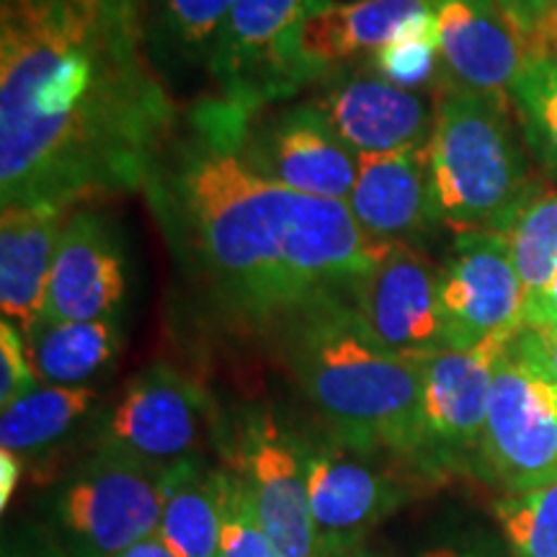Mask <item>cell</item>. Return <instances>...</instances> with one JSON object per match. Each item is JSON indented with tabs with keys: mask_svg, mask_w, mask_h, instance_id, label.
<instances>
[{
	"mask_svg": "<svg viewBox=\"0 0 557 557\" xmlns=\"http://www.w3.org/2000/svg\"><path fill=\"white\" fill-rule=\"evenodd\" d=\"M70 209L52 205L3 207L0 218V310L26 333L41 318Z\"/></svg>",
	"mask_w": 557,
	"mask_h": 557,
	"instance_id": "19",
	"label": "cell"
},
{
	"mask_svg": "<svg viewBox=\"0 0 557 557\" xmlns=\"http://www.w3.org/2000/svg\"><path fill=\"white\" fill-rule=\"evenodd\" d=\"M480 451L511 496L557 480V382L511 344L493 377Z\"/></svg>",
	"mask_w": 557,
	"mask_h": 557,
	"instance_id": "9",
	"label": "cell"
},
{
	"mask_svg": "<svg viewBox=\"0 0 557 557\" xmlns=\"http://www.w3.org/2000/svg\"><path fill=\"white\" fill-rule=\"evenodd\" d=\"M521 310L524 287L504 235L496 230L457 233L438 267L444 348H475L500 333H519Z\"/></svg>",
	"mask_w": 557,
	"mask_h": 557,
	"instance_id": "10",
	"label": "cell"
},
{
	"mask_svg": "<svg viewBox=\"0 0 557 557\" xmlns=\"http://www.w3.org/2000/svg\"><path fill=\"white\" fill-rule=\"evenodd\" d=\"M436 122L426 145L429 178L442 225L457 233L500 230L527 194V156L513 137L511 103L438 83Z\"/></svg>",
	"mask_w": 557,
	"mask_h": 557,
	"instance_id": "4",
	"label": "cell"
},
{
	"mask_svg": "<svg viewBox=\"0 0 557 557\" xmlns=\"http://www.w3.org/2000/svg\"><path fill=\"white\" fill-rule=\"evenodd\" d=\"M377 73L393 86L418 90L426 83L438 78L442 62H438V37H436V16L426 24H418L416 29L403 34L385 50H380L369 60Z\"/></svg>",
	"mask_w": 557,
	"mask_h": 557,
	"instance_id": "28",
	"label": "cell"
},
{
	"mask_svg": "<svg viewBox=\"0 0 557 557\" xmlns=\"http://www.w3.org/2000/svg\"><path fill=\"white\" fill-rule=\"evenodd\" d=\"M127 295V253L114 222L94 212H70L52 261L41 318H116Z\"/></svg>",
	"mask_w": 557,
	"mask_h": 557,
	"instance_id": "16",
	"label": "cell"
},
{
	"mask_svg": "<svg viewBox=\"0 0 557 557\" xmlns=\"http://www.w3.org/2000/svg\"><path fill=\"white\" fill-rule=\"evenodd\" d=\"M524 41L511 99L532 156L557 176V13Z\"/></svg>",
	"mask_w": 557,
	"mask_h": 557,
	"instance_id": "23",
	"label": "cell"
},
{
	"mask_svg": "<svg viewBox=\"0 0 557 557\" xmlns=\"http://www.w3.org/2000/svg\"><path fill=\"white\" fill-rule=\"evenodd\" d=\"M521 329L557 331V274L545 289L534 292L524 299L521 310Z\"/></svg>",
	"mask_w": 557,
	"mask_h": 557,
	"instance_id": "33",
	"label": "cell"
},
{
	"mask_svg": "<svg viewBox=\"0 0 557 557\" xmlns=\"http://www.w3.org/2000/svg\"><path fill=\"white\" fill-rule=\"evenodd\" d=\"M220 557H274V549H271L259 513H256L246 480L235 468L230 470Z\"/></svg>",
	"mask_w": 557,
	"mask_h": 557,
	"instance_id": "29",
	"label": "cell"
},
{
	"mask_svg": "<svg viewBox=\"0 0 557 557\" xmlns=\"http://www.w3.org/2000/svg\"><path fill=\"white\" fill-rule=\"evenodd\" d=\"M434 18V0H351L331 3L305 26V54L320 75L372 60L380 50Z\"/></svg>",
	"mask_w": 557,
	"mask_h": 557,
	"instance_id": "20",
	"label": "cell"
},
{
	"mask_svg": "<svg viewBox=\"0 0 557 557\" xmlns=\"http://www.w3.org/2000/svg\"><path fill=\"white\" fill-rule=\"evenodd\" d=\"M312 101L357 156L426 148L436 122V99L393 86L372 65L333 70Z\"/></svg>",
	"mask_w": 557,
	"mask_h": 557,
	"instance_id": "14",
	"label": "cell"
},
{
	"mask_svg": "<svg viewBox=\"0 0 557 557\" xmlns=\"http://www.w3.org/2000/svg\"><path fill=\"white\" fill-rule=\"evenodd\" d=\"M165 470L122 451L96 449L54 504L67 557H116L158 534Z\"/></svg>",
	"mask_w": 557,
	"mask_h": 557,
	"instance_id": "6",
	"label": "cell"
},
{
	"mask_svg": "<svg viewBox=\"0 0 557 557\" xmlns=\"http://www.w3.org/2000/svg\"><path fill=\"white\" fill-rule=\"evenodd\" d=\"M369 455L331 438L308 447V483L315 557H338L364 547L374 527L406 504L408 487Z\"/></svg>",
	"mask_w": 557,
	"mask_h": 557,
	"instance_id": "11",
	"label": "cell"
},
{
	"mask_svg": "<svg viewBox=\"0 0 557 557\" xmlns=\"http://www.w3.org/2000/svg\"><path fill=\"white\" fill-rule=\"evenodd\" d=\"M238 158L259 176L310 197L346 201L357 152L336 135L315 101L240 111L214 99Z\"/></svg>",
	"mask_w": 557,
	"mask_h": 557,
	"instance_id": "7",
	"label": "cell"
},
{
	"mask_svg": "<svg viewBox=\"0 0 557 557\" xmlns=\"http://www.w3.org/2000/svg\"><path fill=\"white\" fill-rule=\"evenodd\" d=\"M517 333H500L475 348H442L418 359L426 455L480 447L500 357Z\"/></svg>",
	"mask_w": 557,
	"mask_h": 557,
	"instance_id": "15",
	"label": "cell"
},
{
	"mask_svg": "<svg viewBox=\"0 0 557 557\" xmlns=\"http://www.w3.org/2000/svg\"><path fill=\"white\" fill-rule=\"evenodd\" d=\"M9 557H29V555H9Z\"/></svg>",
	"mask_w": 557,
	"mask_h": 557,
	"instance_id": "38",
	"label": "cell"
},
{
	"mask_svg": "<svg viewBox=\"0 0 557 557\" xmlns=\"http://www.w3.org/2000/svg\"><path fill=\"white\" fill-rule=\"evenodd\" d=\"M24 338L41 385L62 387L86 385L111 364L122 348V329L116 318H39Z\"/></svg>",
	"mask_w": 557,
	"mask_h": 557,
	"instance_id": "22",
	"label": "cell"
},
{
	"mask_svg": "<svg viewBox=\"0 0 557 557\" xmlns=\"http://www.w3.org/2000/svg\"><path fill=\"white\" fill-rule=\"evenodd\" d=\"M18 478H21L18 455L0 449V506L3 508H9V500L13 498V493H16Z\"/></svg>",
	"mask_w": 557,
	"mask_h": 557,
	"instance_id": "34",
	"label": "cell"
},
{
	"mask_svg": "<svg viewBox=\"0 0 557 557\" xmlns=\"http://www.w3.org/2000/svg\"><path fill=\"white\" fill-rule=\"evenodd\" d=\"M212 434L214 403L205 385L176 367L150 364L124 385L103 418L99 447L171 468L205 457Z\"/></svg>",
	"mask_w": 557,
	"mask_h": 557,
	"instance_id": "8",
	"label": "cell"
},
{
	"mask_svg": "<svg viewBox=\"0 0 557 557\" xmlns=\"http://www.w3.org/2000/svg\"><path fill=\"white\" fill-rule=\"evenodd\" d=\"M37 387H41V382L34 372L24 333L3 320L0 323V406L9 408Z\"/></svg>",
	"mask_w": 557,
	"mask_h": 557,
	"instance_id": "30",
	"label": "cell"
},
{
	"mask_svg": "<svg viewBox=\"0 0 557 557\" xmlns=\"http://www.w3.org/2000/svg\"><path fill=\"white\" fill-rule=\"evenodd\" d=\"M344 299L361 323L406 359L442 351L438 267L416 243H389L372 271L348 287Z\"/></svg>",
	"mask_w": 557,
	"mask_h": 557,
	"instance_id": "13",
	"label": "cell"
},
{
	"mask_svg": "<svg viewBox=\"0 0 557 557\" xmlns=\"http://www.w3.org/2000/svg\"><path fill=\"white\" fill-rule=\"evenodd\" d=\"M235 470L246 480L274 557H315L308 447L271 410L246 416Z\"/></svg>",
	"mask_w": 557,
	"mask_h": 557,
	"instance_id": "12",
	"label": "cell"
},
{
	"mask_svg": "<svg viewBox=\"0 0 557 557\" xmlns=\"http://www.w3.org/2000/svg\"><path fill=\"white\" fill-rule=\"evenodd\" d=\"M145 191L181 269L218 310L250 325L276 329L320 297L346 295L389 246L346 201L250 171L214 101L191 111Z\"/></svg>",
	"mask_w": 557,
	"mask_h": 557,
	"instance_id": "2",
	"label": "cell"
},
{
	"mask_svg": "<svg viewBox=\"0 0 557 557\" xmlns=\"http://www.w3.org/2000/svg\"><path fill=\"white\" fill-rule=\"evenodd\" d=\"M276 331L299 389L331 438L369 455L426 457L421 364L389 351L344 295L305 305Z\"/></svg>",
	"mask_w": 557,
	"mask_h": 557,
	"instance_id": "3",
	"label": "cell"
},
{
	"mask_svg": "<svg viewBox=\"0 0 557 557\" xmlns=\"http://www.w3.org/2000/svg\"><path fill=\"white\" fill-rule=\"evenodd\" d=\"M333 0H238L214 39L207 70L220 101L256 111L287 101L323 75L305 54V26Z\"/></svg>",
	"mask_w": 557,
	"mask_h": 557,
	"instance_id": "5",
	"label": "cell"
},
{
	"mask_svg": "<svg viewBox=\"0 0 557 557\" xmlns=\"http://www.w3.org/2000/svg\"><path fill=\"white\" fill-rule=\"evenodd\" d=\"M227 483L230 468H214L205 457L165 470L158 534L178 557H220Z\"/></svg>",
	"mask_w": 557,
	"mask_h": 557,
	"instance_id": "21",
	"label": "cell"
},
{
	"mask_svg": "<svg viewBox=\"0 0 557 557\" xmlns=\"http://www.w3.org/2000/svg\"><path fill=\"white\" fill-rule=\"evenodd\" d=\"M508 26L524 39L557 13V0H496Z\"/></svg>",
	"mask_w": 557,
	"mask_h": 557,
	"instance_id": "32",
	"label": "cell"
},
{
	"mask_svg": "<svg viewBox=\"0 0 557 557\" xmlns=\"http://www.w3.org/2000/svg\"><path fill=\"white\" fill-rule=\"evenodd\" d=\"M438 83L511 103L524 41L508 26L496 0H434Z\"/></svg>",
	"mask_w": 557,
	"mask_h": 557,
	"instance_id": "17",
	"label": "cell"
},
{
	"mask_svg": "<svg viewBox=\"0 0 557 557\" xmlns=\"http://www.w3.org/2000/svg\"><path fill=\"white\" fill-rule=\"evenodd\" d=\"M418 557H513L504 553V549L493 545H478V547H455V545H442L423 549Z\"/></svg>",
	"mask_w": 557,
	"mask_h": 557,
	"instance_id": "35",
	"label": "cell"
},
{
	"mask_svg": "<svg viewBox=\"0 0 557 557\" xmlns=\"http://www.w3.org/2000/svg\"><path fill=\"white\" fill-rule=\"evenodd\" d=\"M511 351L557 382V331L521 329L511 341Z\"/></svg>",
	"mask_w": 557,
	"mask_h": 557,
	"instance_id": "31",
	"label": "cell"
},
{
	"mask_svg": "<svg viewBox=\"0 0 557 557\" xmlns=\"http://www.w3.org/2000/svg\"><path fill=\"white\" fill-rule=\"evenodd\" d=\"M513 557H557V480L496 504Z\"/></svg>",
	"mask_w": 557,
	"mask_h": 557,
	"instance_id": "27",
	"label": "cell"
},
{
	"mask_svg": "<svg viewBox=\"0 0 557 557\" xmlns=\"http://www.w3.org/2000/svg\"><path fill=\"white\" fill-rule=\"evenodd\" d=\"M338 557H382V555H377V553H369L367 547H357V549H351V553L338 555Z\"/></svg>",
	"mask_w": 557,
	"mask_h": 557,
	"instance_id": "37",
	"label": "cell"
},
{
	"mask_svg": "<svg viewBox=\"0 0 557 557\" xmlns=\"http://www.w3.org/2000/svg\"><path fill=\"white\" fill-rule=\"evenodd\" d=\"M498 233L511 250L524 299L545 289L557 274V189L534 186Z\"/></svg>",
	"mask_w": 557,
	"mask_h": 557,
	"instance_id": "26",
	"label": "cell"
},
{
	"mask_svg": "<svg viewBox=\"0 0 557 557\" xmlns=\"http://www.w3.org/2000/svg\"><path fill=\"white\" fill-rule=\"evenodd\" d=\"M238 0H150L156 60L207 65L214 39Z\"/></svg>",
	"mask_w": 557,
	"mask_h": 557,
	"instance_id": "25",
	"label": "cell"
},
{
	"mask_svg": "<svg viewBox=\"0 0 557 557\" xmlns=\"http://www.w3.org/2000/svg\"><path fill=\"white\" fill-rule=\"evenodd\" d=\"M346 207L382 243H416L442 225L431 194L426 148L361 152Z\"/></svg>",
	"mask_w": 557,
	"mask_h": 557,
	"instance_id": "18",
	"label": "cell"
},
{
	"mask_svg": "<svg viewBox=\"0 0 557 557\" xmlns=\"http://www.w3.org/2000/svg\"><path fill=\"white\" fill-rule=\"evenodd\" d=\"M176 122L150 0H0L3 207L148 189Z\"/></svg>",
	"mask_w": 557,
	"mask_h": 557,
	"instance_id": "1",
	"label": "cell"
},
{
	"mask_svg": "<svg viewBox=\"0 0 557 557\" xmlns=\"http://www.w3.org/2000/svg\"><path fill=\"white\" fill-rule=\"evenodd\" d=\"M116 557H178V555L173 553L163 540H160V534H152V537L137 542V545L124 549V553H120Z\"/></svg>",
	"mask_w": 557,
	"mask_h": 557,
	"instance_id": "36",
	"label": "cell"
},
{
	"mask_svg": "<svg viewBox=\"0 0 557 557\" xmlns=\"http://www.w3.org/2000/svg\"><path fill=\"white\" fill-rule=\"evenodd\" d=\"M99 400L90 385H41L34 393L3 408L0 416V449L32 455L60 442Z\"/></svg>",
	"mask_w": 557,
	"mask_h": 557,
	"instance_id": "24",
	"label": "cell"
}]
</instances>
